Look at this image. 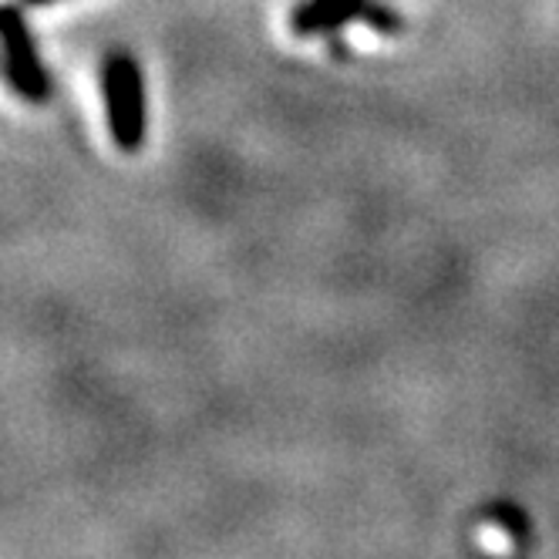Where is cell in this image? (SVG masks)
Here are the masks:
<instances>
[{
  "label": "cell",
  "mask_w": 559,
  "mask_h": 559,
  "mask_svg": "<svg viewBox=\"0 0 559 559\" xmlns=\"http://www.w3.org/2000/svg\"><path fill=\"white\" fill-rule=\"evenodd\" d=\"M102 98L111 142L126 152L142 148L148 129V108H145V82L142 68L132 55H108L102 68Z\"/></svg>",
  "instance_id": "cell-1"
},
{
  "label": "cell",
  "mask_w": 559,
  "mask_h": 559,
  "mask_svg": "<svg viewBox=\"0 0 559 559\" xmlns=\"http://www.w3.org/2000/svg\"><path fill=\"white\" fill-rule=\"evenodd\" d=\"M0 51H4V68L11 88L27 102H45L51 95V78L48 68L37 55V45L27 31V21L21 8L0 4Z\"/></svg>",
  "instance_id": "cell-2"
},
{
  "label": "cell",
  "mask_w": 559,
  "mask_h": 559,
  "mask_svg": "<svg viewBox=\"0 0 559 559\" xmlns=\"http://www.w3.org/2000/svg\"><path fill=\"white\" fill-rule=\"evenodd\" d=\"M368 8V0H307L304 8L294 11V34L310 37V34H321L331 27H341L344 21H350L354 14H361Z\"/></svg>",
  "instance_id": "cell-3"
},
{
  "label": "cell",
  "mask_w": 559,
  "mask_h": 559,
  "mask_svg": "<svg viewBox=\"0 0 559 559\" xmlns=\"http://www.w3.org/2000/svg\"><path fill=\"white\" fill-rule=\"evenodd\" d=\"M24 4H34V8H41V4H55V0H24Z\"/></svg>",
  "instance_id": "cell-4"
}]
</instances>
